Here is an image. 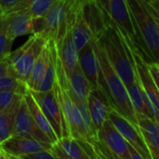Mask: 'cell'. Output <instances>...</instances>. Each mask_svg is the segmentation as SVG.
<instances>
[{"instance_id": "obj_1", "label": "cell", "mask_w": 159, "mask_h": 159, "mask_svg": "<svg viewBox=\"0 0 159 159\" xmlns=\"http://www.w3.org/2000/svg\"><path fill=\"white\" fill-rule=\"evenodd\" d=\"M129 10L142 58L146 62H158L159 11L141 0H125Z\"/></svg>"}, {"instance_id": "obj_2", "label": "cell", "mask_w": 159, "mask_h": 159, "mask_svg": "<svg viewBox=\"0 0 159 159\" xmlns=\"http://www.w3.org/2000/svg\"><path fill=\"white\" fill-rule=\"evenodd\" d=\"M94 49L100 67L99 89L105 93L114 111L139 129L136 114L129 98L126 86L108 61L97 40L94 41Z\"/></svg>"}, {"instance_id": "obj_3", "label": "cell", "mask_w": 159, "mask_h": 159, "mask_svg": "<svg viewBox=\"0 0 159 159\" xmlns=\"http://www.w3.org/2000/svg\"><path fill=\"white\" fill-rule=\"evenodd\" d=\"M107 22L106 28L96 40L108 61L127 87L137 79L132 52L116 25L108 20Z\"/></svg>"}, {"instance_id": "obj_4", "label": "cell", "mask_w": 159, "mask_h": 159, "mask_svg": "<svg viewBox=\"0 0 159 159\" xmlns=\"http://www.w3.org/2000/svg\"><path fill=\"white\" fill-rule=\"evenodd\" d=\"M78 7L73 0H57L55 4L41 18L38 34L45 40L57 43L71 27Z\"/></svg>"}, {"instance_id": "obj_5", "label": "cell", "mask_w": 159, "mask_h": 159, "mask_svg": "<svg viewBox=\"0 0 159 159\" xmlns=\"http://www.w3.org/2000/svg\"><path fill=\"white\" fill-rule=\"evenodd\" d=\"M46 42L39 34H32L23 45L11 51L7 59L9 75L25 84Z\"/></svg>"}, {"instance_id": "obj_6", "label": "cell", "mask_w": 159, "mask_h": 159, "mask_svg": "<svg viewBox=\"0 0 159 159\" xmlns=\"http://www.w3.org/2000/svg\"><path fill=\"white\" fill-rule=\"evenodd\" d=\"M101 7L106 19L112 21L120 32L121 35L132 50H136L141 56V48L125 0H102Z\"/></svg>"}, {"instance_id": "obj_7", "label": "cell", "mask_w": 159, "mask_h": 159, "mask_svg": "<svg viewBox=\"0 0 159 159\" xmlns=\"http://www.w3.org/2000/svg\"><path fill=\"white\" fill-rule=\"evenodd\" d=\"M32 94L33 98L36 102L37 105L43 112L44 116L48 119L50 124L58 142L63 137L69 136V131L64 121L61 109L60 104L54 95L53 90H49L47 92H39L29 90Z\"/></svg>"}, {"instance_id": "obj_8", "label": "cell", "mask_w": 159, "mask_h": 159, "mask_svg": "<svg viewBox=\"0 0 159 159\" xmlns=\"http://www.w3.org/2000/svg\"><path fill=\"white\" fill-rule=\"evenodd\" d=\"M6 19L7 32L14 41L22 35L38 34L41 26V18H34L27 10H16L4 13Z\"/></svg>"}, {"instance_id": "obj_9", "label": "cell", "mask_w": 159, "mask_h": 159, "mask_svg": "<svg viewBox=\"0 0 159 159\" xmlns=\"http://www.w3.org/2000/svg\"><path fill=\"white\" fill-rule=\"evenodd\" d=\"M12 135L33 139L38 142L52 144L48 136L39 129V127L33 119L28 110L27 104L23 99V96L20 100L18 111L15 116Z\"/></svg>"}, {"instance_id": "obj_10", "label": "cell", "mask_w": 159, "mask_h": 159, "mask_svg": "<svg viewBox=\"0 0 159 159\" xmlns=\"http://www.w3.org/2000/svg\"><path fill=\"white\" fill-rule=\"evenodd\" d=\"M108 119L122 135L127 143L129 144L133 149H135L143 158L153 159L139 129L132 126L128 120H126L114 110L110 112Z\"/></svg>"}, {"instance_id": "obj_11", "label": "cell", "mask_w": 159, "mask_h": 159, "mask_svg": "<svg viewBox=\"0 0 159 159\" xmlns=\"http://www.w3.org/2000/svg\"><path fill=\"white\" fill-rule=\"evenodd\" d=\"M133 56V62L136 71L137 80L143 89V92L145 93L146 97L148 98L156 115V117L158 119L159 116V87L155 83L150 73L147 68L146 61L142 58V56L136 51L132 50ZM159 120V119H158Z\"/></svg>"}, {"instance_id": "obj_12", "label": "cell", "mask_w": 159, "mask_h": 159, "mask_svg": "<svg viewBox=\"0 0 159 159\" xmlns=\"http://www.w3.org/2000/svg\"><path fill=\"white\" fill-rule=\"evenodd\" d=\"M87 106L92 128L96 134L104 121L108 119L110 112L114 109L107 96L101 89H90L87 98Z\"/></svg>"}, {"instance_id": "obj_13", "label": "cell", "mask_w": 159, "mask_h": 159, "mask_svg": "<svg viewBox=\"0 0 159 159\" xmlns=\"http://www.w3.org/2000/svg\"><path fill=\"white\" fill-rule=\"evenodd\" d=\"M53 144L38 142L20 136H10L0 144V149L7 155L12 157H21L41 151L50 150Z\"/></svg>"}, {"instance_id": "obj_14", "label": "cell", "mask_w": 159, "mask_h": 159, "mask_svg": "<svg viewBox=\"0 0 159 159\" xmlns=\"http://www.w3.org/2000/svg\"><path fill=\"white\" fill-rule=\"evenodd\" d=\"M96 139L118 157L130 159L127 142L109 119L104 121L102 128L97 131Z\"/></svg>"}, {"instance_id": "obj_15", "label": "cell", "mask_w": 159, "mask_h": 159, "mask_svg": "<svg viewBox=\"0 0 159 159\" xmlns=\"http://www.w3.org/2000/svg\"><path fill=\"white\" fill-rule=\"evenodd\" d=\"M94 41L89 43L78 52V66L91 89H99L100 67L94 49Z\"/></svg>"}, {"instance_id": "obj_16", "label": "cell", "mask_w": 159, "mask_h": 159, "mask_svg": "<svg viewBox=\"0 0 159 159\" xmlns=\"http://www.w3.org/2000/svg\"><path fill=\"white\" fill-rule=\"evenodd\" d=\"M55 44L58 57L61 60L66 76H68L78 66V50L72 36L71 27Z\"/></svg>"}, {"instance_id": "obj_17", "label": "cell", "mask_w": 159, "mask_h": 159, "mask_svg": "<svg viewBox=\"0 0 159 159\" xmlns=\"http://www.w3.org/2000/svg\"><path fill=\"white\" fill-rule=\"evenodd\" d=\"M71 33L78 52L89 43L96 40L92 27L84 15L83 7L75 12L71 25Z\"/></svg>"}, {"instance_id": "obj_18", "label": "cell", "mask_w": 159, "mask_h": 159, "mask_svg": "<svg viewBox=\"0 0 159 159\" xmlns=\"http://www.w3.org/2000/svg\"><path fill=\"white\" fill-rule=\"evenodd\" d=\"M136 117L139 130L152 158L159 159V123L141 115H136Z\"/></svg>"}, {"instance_id": "obj_19", "label": "cell", "mask_w": 159, "mask_h": 159, "mask_svg": "<svg viewBox=\"0 0 159 159\" xmlns=\"http://www.w3.org/2000/svg\"><path fill=\"white\" fill-rule=\"evenodd\" d=\"M126 89L135 114L151 118L158 123L159 120L156 117L154 109L145 93L143 92V89L141 88L138 80L136 79L134 83L127 86Z\"/></svg>"}, {"instance_id": "obj_20", "label": "cell", "mask_w": 159, "mask_h": 159, "mask_svg": "<svg viewBox=\"0 0 159 159\" xmlns=\"http://www.w3.org/2000/svg\"><path fill=\"white\" fill-rule=\"evenodd\" d=\"M58 144L70 158L97 159L92 144L88 142L67 136L61 139Z\"/></svg>"}, {"instance_id": "obj_21", "label": "cell", "mask_w": 159, "mask_h": 159, "mask_svg": "<svg viewBox=\"0 0 159 159\" xmlns=\"http://www.w3.org/2000/svg\"><path fill=\"white\" fill-rule=\"evenodd\" d=\"M51 61V46L49 40H48L40 52L38 58L36 59L32 71L30 73V75L25 83V86L28 90H34L35 91L38 85L40 84L42 78L44 77L47 69Z\"/></svg>"}, {"instance_id": "obj_22", "label": "cell", "mask_w": 159, "mask_h": 159, "mask_svg": "<svg viewBox=\"0 0 159 159\" xmlns=\"http://www.w3.org/2000/svg\"><path fill=\"white\" fill-rule=\"evenodd\" d=\"M65 86L74 100L83 102H87L88 95L90 89H92L79 66L66 76Z\"/></svg>"}, {"instance_id": "obj_23", "label": "cell", "mask_w": 159, "mask_h": 159, "mask_svg": "<svg viewBox=\"0 0 159 159\" xmlns=\"http://www.w3.org/2000/svg\"><path fill=\"white\" fill-rule=\"evenodd\" d=\"M23 99H24V101H25V102L27 104L28 110H29L33 119L36 123V125L48 136V138L49 139V141H50V143L52 144L57 143H58V139H57V137H56V135H55V133H54L50 124L48 123V119L44 116L43 112L41 111V109L37 105L36 102L34 101V99L33 98V96H32V94L30 93L29 90H27L23 94Z\"/></svg>"}, {"instance_id": "obj_24", "label": "cell", "mask_w": 159, "mask_h": 159, "mask_svg": "<svg viewBox=\"0 0 159 159\" xmlns=\"http://www.w3.org/2000/svg\"><path fill=\"white\" fill-rule=\"evenodd\" d=\"M22 96L23 94L19 95L6 110L0 113V144L12 136L15 116Z\"/></svg>"}, {"instance_id": "obj_25", "label": "cell", "mask_w": 159, "mask_h": 159, "mask_svg": "<svg viewBox=\"0 0 159 159\" xmlns=\"http://www.w3.org/2000/svg\"><path fill=\"white\" fill-rule=\"evenodd\" d=\"M56 1L57 0H23L7 12L16 10H27L34 18L40 19L44 17V15L55 4Z\"/></svg>"}, {"instance_id": "obj_26", "label": "cell", "mask_w": 159, "mask_h": 159, "mask_svg": "<svg viewBox=\"0 0 159 159\" xmlns=\"http://www.w3.org/2000/svg\"><path fill=\"white\" fill-rule=\"evenodd\" d=\"M13 42L7 34L6 19L3 13L0 15V61H7L12 51Z\"/></svg>"}, {"instance_id": "obj_27", "label": "cell", "mask_w": 159, "mask_h": 159, "mask_svg": "<svg viewBox=\"0 0 159 159\" xmlns=\"http://www.w3.org/2000/svg\"><path fill=\"white\" fill-rule=\"evenodd\" d=\"M7 90L25 93L28 89L25 84L20 81L19 79H17L16 77L9 75H0V92L7 91Z\"/></svg>"}, {"instance_id": "obj_28", "label": "cell", "mask_w": 159, "mask_h": 159, "mask_svg": "<svg viewBox=\"0 0 159 159\" xmlns=\"http://www.w3.org/2000/svg\"><path fill=\"white\" fill-rule=\"evenodd\" d=\"M91 144L94 148L97 159H122L116 156L115 154H113L105 145H103L97 139L93 140Z\"/></svg>"}, {"instance_id": "obj_29", "label": "cell", "mask_w": 159, "mask_h": 159, "mask_svg": "<svg viewBox=\"0 0 159 159\" xmlns=\"http://www.w3.org/2000/svg\"><path fill=\"white\" fill-rule=\"evenodd\" d=\"M20 94H24L18 91H12V90H7L0 92V113L4 110H6L11 102Z\"/></svg>"}, {"instance_id": "obj_30", "label": "cell", "mask_w": 159, "mask_h": 159, "mask_svg": "<svg viewBox=\"0 0 159 159\" xmlns=\"http://www.w3.org/2000/svg\"><path fill=\"white\" fill-rule=\"evenodd\" d=\"M20 157L21 159H58L57 157L53 154V152L51 151V149L41 151V152L34 153V154L26 155V156H21Z\"/></svg>"}, {"instance_id": "obj_31", "label": "cell", "mask_w": 159, "mask_h": 159, "mask_svg": "<svg viewBox=\"0 0 159 159\" xmlns=\"http://www.w3.org/2000/svg\"><path fill=\"white\" fill-rule=\"evenodd\" d=\"M146 64H147V68H148V71H149V73H150V75L152 76V78H153V80L155 81V83L159 87L158 62H146Z\"/></svg>"}, {"instance_id": "obj_32", "label": "cell", "mask_w": 159, "mask_h": 159, "mask_svg": "<svg viewBox=\"0 0 159 159\" xmlns=\"http://www.w3.org/2000/svg\"><path fill=\"white\" fill-rule=\"evenodd\" d=\"M21 1L23 0H0V7L3 13H7Z\"/></svg>"}, {"instance_id": "obj_33", "label": "cell", "mask_w": 159, "mask_h": 159, "mask_svg": "<svg viewBox=\"0 0 159 159\" xmlns=\"http://www.w3.org/2000/svg\"><path fill=\"white\" fill-rule=\"evenodd\" d=\"M51 151L53 152V154L57 157V158L58 159H72L70 158V157L63 152V150L61 148V146L58 144V143L52 145Z\"/></svg>"}, {"instance_id": "obj_34", "label": "cell", "mask_w": 159, "mask_h": 159, "mask_svg": "<svg viewBox=\"0 0 159 159\" xmlns=\"http://www.w3.org/2000/svg\"><path fill=\"white\" fill-rule=\"evenodd\" d=\"M9 75V67L7 61H0V75Z\"/></svg>"}, {"instance_id": "obj_35", "label": "cell", "mask_w": 159, "mask_h": 159, "mask_svg": "<svg viewBox=\"0 0 159 159\" xmlns=\"http://www.w3.org/2000/svg\"><path fill=\"white\" fill-rule=\"evenodd\" d=\"M128 149H129V153L130 159H143L141 157V155L135 149H133L129 144H128Z\"/></svg>"}, {"instance_id": "obj_36", "label": "cell", "mask_w": 159, "mask_h": 159, "mask_svg": "<svg viewBox=\"0 0 159 159\" xmlns=\"http://www.w3.org/2000/svg\"><path fill=\"white\" fill-rule=\"evenodd\" d=\"M144 3H146L147 5H149L150 7H152L153 8H155L156 10L158 11V4L159 0H141Z\"/></svg>"}, {"instance_id": "obj_37", "label": "cell", "mask_w": 159, "mask_h": 159, "mask_svg": "<svg viewBox=\"0 0 159 159\" xmlns=\"http://www.w3.org/2000/svg\"><path fill=\"white\" fill-rule=\"evenodd\" d=\"M73 1L78 7H83L84 6H86L91 2H95L94 0H73Z\"/></svg>"}, {"instance_id": "obj_38", "label": "cell", "mask_w": 159, "mask_h": 159, "mask_svg": "<svg viewBox=\"0 0 159 159\" xmlns=\"http://www.w3.org/2000/svg\"><path fill=\"white\" fill-rule=\"evenodd\" d=\"M5 155H6V157H7V159H21L20 157H12V156L7 155V154H5Z\"/></svg>"}, {"instance_id": "obj_39", "label": "cell", "mask_w": 159, "mask_h": 159, "mask_svg": "<svg viewBox=\"0 0 159 159\" xmlns=\"http://www.w3.org/2000/svg\"><path fill=\"white\" fill-rule=\"evenodd\" d=\"M0 159H7L5 153H4L1 149H0Z\"/></svg>"}, {"instance_id": "obj_40", "label": "cell", "mask_w": 159, "mask_h": 159, "mask_svg": "<svg viewBox=\"0 0 159 159\" xmlns=\"http://www.w3.org/2000/svg\"><path fill=\"white\" fill-rule=\"evenodd\" d=\"M94 1H95L98 5H100V6H101V3H102V0H94Z\"/></svg>"}, {"instance_id": "obj_41", "label": "cell", "mask_w": 159, "mask_h": 159, "mask_svg": "<svg viewBox=\"0 0 159 159\" xmlns=\"http://www.w3.org/2000/svg\"><path fill=\"white\" fill-rule=\"evenodd\" d=\"M1 14H3V11H2V9H1V7H0V15Z\"/></svg>"}, {"instance_id": "obj_42", "label": "cell", "mask_w": 159, "mask_h": 159, "mask_svg": "<svg viewBox=\"0 0 159 159\" xmlns=\"http://www.w3.org/2000/svg\"></svg>"}]
</instances>
